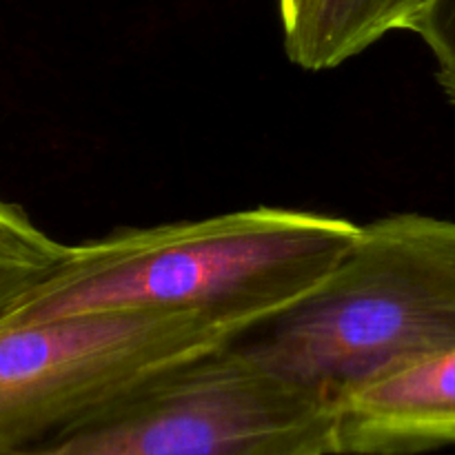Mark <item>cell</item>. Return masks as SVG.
<instances>
[{
  "mask_svg": "<svg viewBox=\"0 0 455 455\" xmlns=\"http://www.w3.org/2000/svg\"><path fill=\"white\" fill-rule=\"evenodd\" d=\"M358 234L345 218L283 207L111 231L71 244L0 324L156 311L247 327L309 293Z\"/></svg>",
  "mask_w": 455,
  "mask_h": 455,
  "instance_id": "obj_1",
  "label": "cell"
},
{
  "mask_svg": "<svg viewBox=\"0 0 455 455\" xmlns=\"http://www.w3.org/2000/svg\"><path fill=\"white\" fill-rule=\"evenodd\" d=\"M444 447H455V349L336 403V455H413Z\"/></svg>",
  "mask_w": 455,
  "mask_h": 455,
  "instance_id": "obj_5",
  "label": "cell"
},
{
  "mask_svg": "<svg viewBox=\"0 0 455 455\" xmlns=\"http://www.w3.org/2000/svg\"><path fill=\"white\" fill-rule=\"evenodd\" d=\"M0 455H336V407L220 347Z\"/></svg>",
  "mask_w": 455,
  "mask_h": 455,
  "instance_id": "obj_3",
  "label": "cell"
},
{
  "mask_svg": "<svg viewBox=\"0 0 455 455\" xmlns=\"http://www.w3.org/2000/svg\"><path fill=\"white\" fill-rule=\"evenodd\" d=\"M243 329L156 311L0 324V449L62 434Z\"/></svg>",
  "mask_w": 455,
  "mask_h": 455,
  "instance_id": "obj_4",
  "label": "cell"
},
{
  "mask_svg": "<svg viewBox=\"0 0 455 455\" xmlns=\"http://www.w3.org/2000/svg\"><path fill=\"white\" fill-rule=\"evenodd\" d=\"M431 0H309L284 27V52L305 71H327L360 56L391 31H413Z\"/></svg>",
  "mask_w": 455,
  "mask_h": 455,
  "instance_id": "obj_6",
  "label": "cell"
},
{
  "mask_svg": "<svg viewBox=\"0 0 455 455\" xmlns=\"http://www.w3.org/2000/svg\"><path fill=\"white\" fill-rule=\"evenodd\" d=\"M307 3H309V0H278L280 22H283V29L284 27L293 25V22L300 18V13L305 12Z\"/></svg>",
  "mask_w": 455,
  "mask_h": 455,
  "instance_id": "obj_9",
  "label": "cell"
},
{
  "mask_svg": "<svg viewBox=\"0 0 455 455\" xmlns=\"http://www.w3.org/2000/svg\"><path fill=\"white\" fill-rule=\"evenodd\" d=\"M225 347L333 407L358 387L455 349V222L394 213L360 225L309 293Z\"/></svg>",
  "mask_w": 455,
  "mask_h": 455,
  "instance_id": "obj_2",
  "label": "cell"
},
{
  "mask_svg": "<svg viewBox=\"0 0 455 455\" xmlns=\"http://www.w3.org/2000/svg\"><path fill=\"white\" fill-rule=\"evenodd\" d=\"M413 34L429 47L435 60V78L455 105V0H431Z\"/></svg>",
  "mask_w": 455,
  "mask_h": 455,
  "instance_id": "obj_8",
  "label": "cell"
},
{
  "mask_svg": "<svg viewBox=\"0 0 455 455\" xmlns=\"http://www.w3.org/2000/svg\"><path fill=\"white\" fill-rule=\"evenodd\" d=\"M69 249L44 234L18 204L0 198V318L56 271Z\"/></svg>",
  "mask_w": 455,
  "mask_h": 455,
  "instance_id": "obj_7",
  "label": "cell"
}]
</instances>
